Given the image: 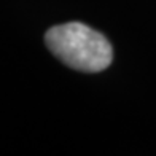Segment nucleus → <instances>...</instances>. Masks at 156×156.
<instances>
[{
  "mask_svg": "<svg viewBox=\"0 0 156 156\" xmlns=\"http://www.w3.org/2000/svg\"><path fill=\"white\" fill-rule=\"evenodd\" d=\"M45 43L59 61L80 72H102L113 59V49L105 35L83 23L51 27L45 34Z\"/></svg>",
  "mask_w": 156,
  "mask_h": 156,
  "instance_id": "obj_1",
  "label": "nucleus"
}]
</instances>
